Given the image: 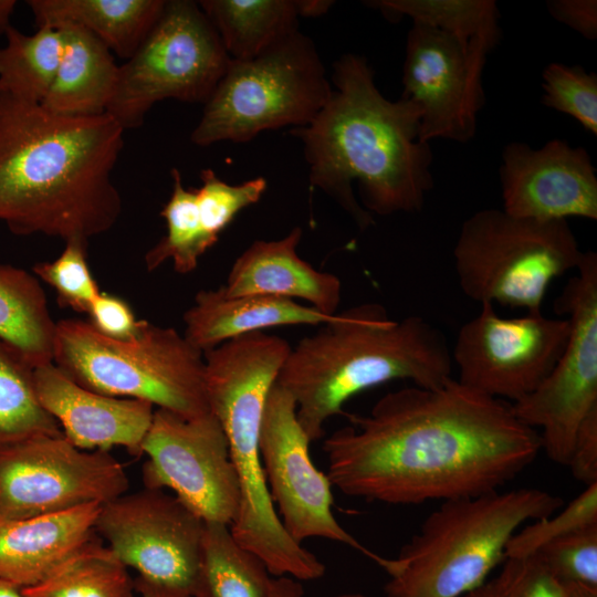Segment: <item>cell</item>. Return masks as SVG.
Masks as SVG:
<instances>
[{
  "instance_id": "1",
  "label": "cell",
  "mask_w": 597,
  "mask_h": 597,
  "mask_svg": "<svg viewBox=\"0 0 597 597\" xmlns=\"http://www.w3.org/2000/svg\"><path fill=\"white\" fill-rule=\"evenodd\" d=\"M323 442L327 476L342 493L411 505L499 491L542 451L540 432L512 404L451 378L437 388L384 395L367 415H347Z\"/></svg>"
},
{
  "instance_id": "2",
  "label": "cell",
  "mask_w": 597,
  "mask_h": 597,
  "mask_svg": "<svg viewBox=\"0 0 597 597\" xmlns=\"http://www.w3.org/2000/svg\"><path fill=\"white\" fill-rule=\"evenodd\" d=\"M124 132L107 113L57 115L0 91V221L64 242L112 229L123 209L112 175Z\"/></svg>"
},
{
  "instance_id": "3",
  "label": "cell",
  "mask_w": 597,
  "mask_h": 597,
  "mask_svg": "<svg viewBox=\"0 0 597 597\" xmlns=\"http://www.w3.org/2000/svg\"><path fill=\"white\" fill-rule=\"evenodd\" d=\"M334 90L306 126L291 133L304 145L310 182L332 197L364 230L373 214L418 212L433 187L430 144L419 139L421 108L387 100L363 55L333 65Z\"/></svg>"
},
{
  "instance_id": "4",
  "label": "cell",
  "mask_w": 597,
  "mask_h": 597,
  "mask_svg": "<svg viewBox=\"0 0 597 597\" xmlns=\"http://www.w3.org/2000/svg\"><path fill=\"white\" fill-rule=\"evenodd\" d=\"M443 334L418 315L389 317L376 303L354 306L302 338L285 359L276 383L295 400L296 416L311 442L328 419L362 391L391 380L437 388L452 377Z\"/></svg>"
},
{
  "instance_id": "5",
  "label": "cell",
  "mask_w": 597,
  "mask_h": 597,
  "mask_svg": "<svg viewBox=\"0 0 597 597\" xmlns=\"http://www.w3.org/2000/svg\"><path fill=\"white\" fill-rule=\"evenodd\" d=\"M291 348L282 337L253 332L205 352L203 357L209 410L224 431L240 485L231 534L262 559L273 577L301 582L321 578L326 568L283 527L270 496L259 444L266 397Z\"/></svg>"
},
{
  "instance_id": "6",
  "label": "cell",
  "mask_w": 597,
  "mask_h": 597,
  "mask_svg": "<svg viewBox=\"0 0 597 597\" xmlns=\"http://www.w3.org/2000/svg\"><path fill=\"white\" fill-rule=\"evenodd\" d=\"M563 500L536 488L441 502L396 557L375 562L387 597H464L501 565L523 524L557 512Z\"/></svg>"
},
{
  "instance_id": "7",
  "label": "cell",
  "mask_w": 597,
  "mask_h": 597,
  "mask_svg": "<svg viewBox=\"0 0 597 597\" xmlns=\"http://www.w3.org/2000/svg\"><path fill=\"white\" fill-rule=\"evenodd\" d=\"M53 363L93 391L139 399L185 418L208 413L203 353L172 327L144 321L128 339L102 335L88 321L56 322Z\"/></svg>"
},
{
  "instance_id": "8",
  "label": "cell",
  "mask_w": 597,
  "mask_h": 597,
  "mask_svg": "<svg viewBox=\"0 0 597 597\" xmlns=\"http://www.w3.org/2000/svg\"><path fill=\"white\" fill-rule=\"evenodd\" d=\"M332 91L313 41L295 30L254 57L231 60L190 139L245 143L263 130L306 126Z\"/></svg>"
},
{
  "instance_id": "9",
  "label": "cell",
  "mask_w": 597,
  "mask_h": 597,
  "mask_svg": "<svg viewBox=\"0 0 597 597\" xmlns=\"http://www.w3.org/2000/svg\"><path fill=\"white\" fill-rule=\"evenodd\" d=\"M585 252L567 220L514 217L502 208L474 212L461 226L454 269L471 300L542 311L551 283L577 270Z\"/></svg>"
},
{
  "instance_id": "10",
  "label": "cell",
  "mask_w": 597,
  "mask_h": 597,
  "mask_svg": "<svg viewBox=\"0 0 597 597\" xmlns=\"http://www.w3.org/2000/svg\"><path fill=\"white\" fill-rule=\"evenodd\" d=\"M230 62L197 2L166 1L155 25L119 65L106 113L126 130L138 128L150 108L163 100L205 104Z\"/></svg>"
},
{
  "instance_id": "11",
  "label": "cell",
  "mask_w": 597,
  "mask_h": 597,
  "mask_svg": "<svg viewBox=\"0 0 597 597\" xmlns=\"http://www.w3.org/2000/svg\"><path fill=\"white\" fill-rule=\"evenodd\" d=\"M555 310L570 324L554 368L531 394L512 404L526 426L541 429L542 451L566 465L578 427L597 408V254L585 252Z\"/></svg>"
},
{
  "instance_id": "12",
  "label": "cell",
  "mask_w": 597,
  "mask_h": 597,
  "mask_svg": "<svg viewBox=\"0 0 597 597\" xmlns=\"http://www.w3.org/2000/svg\"><path fill=\"white\" fill-rule=\"evenodd\" d=\"M128 486L124 467L114 455L80 449L63 433L39 434L0 448V519L104 504Z\"/></svg>"
},
{
  "instance_id": "13",
  "label": "cell",
  "mask_w": 597,
  "mask_h": 597,
  "mask_svg": "<svg viewBox=\"0 0 597 597\" xmlns=\"http://www.w3.org/2000/svg\"><path fill=\"white\" fill-rule=\"evenodd\" d=\"M145 488L168 489L205 523L231 525L240 485L224 431L209 411L185 418L156 408L142 443Z\"/></svg>"
},
{
  "instance_id": "14",
  "label": "cell",
  "mask_w": 597,
  "mask_h": 597,
  "mask_svg": "<svg viewBox=\"0 0 597 597\" xmlns=\"http://www.w3.org/2000/svg\"><path fill=\"white\" fill-rule=\"evenodd\" d=\"M569 329L567 317H547L541 311L505 318L493 304L482 303L480 313L459 329L451 350L457 380L513 404L548 376L566 346Z\"/></svg>"
},
{
  "instance_id": "15",
  "label": "cell",
  "mask_w": 597,
  "mask_h": 597,
  "mask_svg": "<svg viewBox=\"0 0 597 597\" xmlns=\"http://www.w3.org/2000/svg\"><path fill=\"white\" fill-rule=\"evenodd\" d=\"M94 528L137 577L192 594L205 522L174 494L126 492L101 505Z\"/></svg>"
},
{
  "instance_id": "16",
  "label": "cell",
  "mask_w": 597,
  "mask_h": 597,
  "mask_svg": "<svg viewBox=\"0 0 597 597\" xmlns=\"http://www.w3.org/2000/svg\"><path fill=\"white\" fill-rule=\"evenodd\" d=\"M310 443L298 422L295 400L275 381L266 397L259 444L270 496L283 527L300 544L325 538L375 562L378 554L360 544L334 516L333 485L314 465Z\"/></svg>"
},
{
  "instance_id": "17",
  "label": "cell",
  "mask_w": 597,
  "mask_h": 597,
  "mask_svg": "<svg viewBox=\"0 0 597 597\" xmlns=\"http://www.w3.org/2000/svg\"><path fill=\"white\" fill-rule=\"evenodd\" d=\"M492 50L486 42L468 43L412 23L406 42L401 97L421 108L422 143L437 138L468 143L474 137L478 114L485 103L482 72Z\"/></svg>"
},
{
  "instance_id": "18",
  "label": "cell",
  "mask_w": 597,
  "mask_h": 597,
  "mask_svg": "<svg viewBox=\"0 0 597 597\" xmlns=\"http://www.w3.org/2000/svg\"><path fill=\"white\" fill-rule=\"evenodd\" d=\"M502 209L535 220L597 219V175L588 151L553 138L538 149L507 144L501 155Z\"/></svg>"
},
{
  "instance_id": "19",
  "label": "cell",
  "mask_w": 597,
  "mask_h": 597,
  "mask_svg": "<svg viewBox=\"0 0 597 597\" xmlns=\"http://www.w3.org/2000/svg\"><path fill=\"white\" fill-rule=\"evenodd\" d=\"M34 386L42 407L77 448L108 451L122 447L132 455H143L142 443L155 411L150 402L87 389L53 362L34 368Z\"/></svg>"
},
{
  "instance_id": "20",
  "label": "cell",
  "mask_w": 597,
  "mask_h": 597,
  "mask_svg": "<svg viewBox=\"0 0 597 597\" xmlns=\"http://www.w3.org/2000/svg\"><path fill=\"white\" fill-rule=\"evenodd\" d=\"M101 505L0 519V580L21 589L45 580L97 537L94 526Z\"/></svg>"
},
{
  "instance_id": "21",
  "label": "cell",
  "mask_w": 597,
  "mask_h": 597,
  "mask_svg": "<svg viewBox=\"0 0 597 597\" xmlns=\"http://www.w3.org/2000/svg\"><path fill=\"white\" fill-rule=\"evenodd\" d=\"M301 238L302 229L295 227L282 239L254 241L232 264L222 285L224 294L301 298L324 314H336L341 281L298 256L296 249Z\"/></svg>"
},
{
  "instance_id": "22",
  "label": "cell",
  "mask_w": 597,
  "mask_h": 597,
  "mask_svg": "<svg viewBox=\"0 0 597 597\" xmlns=\"http://www.w3.org/2000/svg\"><path fill=\"white\" fill-rule=\"evenodd\" d=\"M337 317L272 295L228 296L222 286L201 290L185 312V337L202 353L234 337L270 327L323 325Z\"/></svg>"
},
{
  "instance_id": "23",
  "label": "cell",
  "mask_w": 597,
  "mask_h": 597,
  "mask_svg": "<svg viewBox=\"0 0 597 597\" xmlns=\"http://www.w3.org/2000/svg\"><path fill=\"white\" fill-rule=\"evenodd\" d=\"M57 29L63 35V52L53 83L40 104L64 116L106 113L119 70L113 53L83 28L62 25Z\"/></svg>"
},
{
  "instance_id": "24",
  "label": "cell",
  "mask_w": 597,
  "mask_h": 597,
  "mask_svg": "<svg viewBox=\"0 0 597 597\" xmlns=\"http://www.w3.org/2000/svg\"><path fill=\"white\" fill-rule=\"evenodd\" d=\"M36 27L76 25L128 60L160 17L165 0H30Z\"/></svg>"
},
{
  "instance_id": "25",
  "label": "cell",
  "mask_w": 597,
  "mask_h": 597,
  "mask_svg": "<svg viewBox=\"0 0 597 597\" xmlns=\"http://www.w3.org/2000/svg\"><path fill=\"white\" fill-rule=\"evenodd\" d=\"M231 60H248L297 30L296 0H201Z\"/></svg>"
},
{
  "instance_id": "26",
  "label": "cell",
  "mask_w": 597,
  "mask_h": 597,
  "mask_svg": "<svg viewBox=\"0 0 597 597\" xmlns=\"http://www.w3.org/2000/svg\"><path fill=\"white\" fill-rule=\"evenodd\" d=\"M55 328L38 277L0 263V338L38 367L53 362Z\"/></svg>"
},
{
  "instance_id": "27",
  "label": "cell",
  "mask_w": 597,
  "mask_h": 597,
  "mask_svg": "<svg viewBox=\"0 0 597 597\" xmlns=\"http://www.w3.org/2000/svg\"><path fill=\"white\" fill-rule=\"evenodd\" d=\"M265 564L233 537L229 525L205 523L192 597H269Z\"/></svg>"
},
{
  "instance_id": "28",
  "label": "cell",
  "mask_w": 597,
  "mask_h": 597,
  "mask_svg": "<svg viewBox=\"0 0 597 597\" xmlns=\"http://www.w3.org/2000/svg\"><path fill=\"white\" fill-rule=\"evenodd\" d=\"M172 191L160 211L166 234L145 254L148 271L171 261L176 272H192L200 258L219 240L202 212L196 188H186L177 168L170 171Z\"/></svg>"
},
{
  "instance_id": "29",
  "label": "cell",
  "mask_w": 597,
  "mask_h": 597,
  "mask_svg": "<svg viewBox=\"0 0 597 597\" xmlns=\"http://www.w3.org/2000/svg\"><path fill=\"white\" fill-rule=\"evenodd\" d=\"M7 43L0 48V91L19 98L41 103L55 77L62 52V31L39 27L27 35L10 27Z\"/></svg>"
},
{
  "instance_id": "30",
  "label": "cell",
  "mask_w": 597,
  "mask_h": 597,
  "mask_svg": "<svg viewBox=\"0 0 597 597\" xmlns=\"http://www.w3.org/2000/svg\"><path fill=\"white\" fill-rule=\"evenodd\" d=\"M97 538L45 580L22 589L25 597H136L128 568Z\"/></svg>"
},
{
  "instance_id": "31",
  "label": "cell",
  "mask_w": 597,
  "mask_h": 597,
  "mask_svg": "<svg viewBox=\"0 0 597 597\" xmlns=\"http://www.w3.org/2000/svg\"><path fill=\"white\" fill-rule=\"evenodd\" d=\"M34 368L0 338V448L39 434H62L39 401Z\"/></svg>"
},
{
  "instance_id": "32",
  "label": "cell",
  "mask_w": 597,
  "mask_h": 597,
  "mask_svg": "<svg viewBox=\"0 0 597 597\" xmlns=\"http://www.w3.org/2000/svg\"><path fill=\"white\" fill-rule=\"evenodd\" d=\"M388 19L409 17L413 23L450 33L471 43L480 40L494 49L502 32L494 0H378L367 1Z\"/></svg>"
},
{
  "instance_id": "33",
  "label": "cell",
  "mask_w": 597,
  "mask_h": 597,
  "mask_svg": "<svg viewBox=\"0 0 597 597\" xmlns=\"http://www.w3.org/2000/svg\"><path fill=\"white\" fill-rule=\"evenodd\" d=\"M542 78L541 103L572 116L597 136V74L580 65L553 62L545 66Z\"/></svg>"
},
{
  "instance_id": "34",
  "label": "cell",
  "mask_w": 597,
  "mask_h": 597,
  "mask_svg": "<svg viewBox=\"0 0 597 597\" xmlns=\"http://www.w3.org/2000/svg\"><path fill=\"white\" fill-rule=\"evenodd\" d=\"M86 247V242L67 241L56 259L33 266L34 275L54 290L60 306L78 313H87L102 292L88 266Z\"/></svg>"
},
{
  "instance_id": "35",
  "label": "cell",
  "mask_w": 597,
  "mask_h": 597,
  "mask_svg": "<svg viewBox=\"0 0 597 597\" xmlns=\"http://www.w3.org/2000/svg\"><path fill=\"white\" fill-rule=\"evenodd\" d=\"M595 523H597V483L587 485L563 511L521 527L509 541L505 556L533 555L543 545Z\"/></svg>"
},
{
  "instance_id": "36",
  "label": "cell",
  "mask_w": 597,
  "mask_h": 597,
  "mask_svg": "<svg viewBox=\"0 0 597 597\" xmlns=\"http://www.w3.org/2000/svg\"><path fill=\"white\" fill-rule=\"evenodd\" d=\"M464 597H562V582L534 554L506 557L495 576Z\"/></svg>"
},
{
  "instance_id": "37",
  "label": "cell",
  "mask_w": 597,
  "mask_h": 597,
  "mask_svg": "<svg viewBox=\"0 0 597 597\" xmlns=\"http://www.w3.org/2000/svg\"><path fill=\"white\" fill-rule=\"evenodd\" d=\"M534 555L562 583L597 586V523L543 545Z\"/></svg>"
},
{
  "instance_id": "38",
  "label": "cell",
  "mask_w": 597,
  "mask_h": 597,
  "mask_svg": "<svg viewBox=\"0 0 597 597\" xmlns=\"http://www.w3.org/2000/svg\"><path fill=\"white\" fill-rule=\"evenodd\" d=\"M90 324L102 335L114 339L136 336L144 323L137 320L129 304L119 296L101 292L88 312Z\"/></svg>"
},
{
  "instance_id": "39",
  "label": "cell",
  "mask_w": 597,
  "mask_h": 597,
  "mask_svg": "<svg viewBox=\"0 0 597 597\" xmlns=\"http://www.w3.org/2000/svg\"><path fill=\"white\" fill-rule=\"evenodd\" d=\"M567 467L586 486L597 483V408L578 427Z\"/></svg>"
},
{
  "instance_id": "40",
  "label": "cell",
  "mask_w": 597,
  "mask_h": 597,
  "mask_svg": "<svg viewBox=\"0 0 597 597\" xmlns=\"http://www.w3.org/2000/svg\"><path fill=\"white\" fill-rule=\"evenodd\" d=\"M546 9L557 22L570 28L583 38L597 39L596 0H548Z\"/></svg>"
},
{
  "instance_id": "41",
  "label": "cell",
  "mask_w": 597,
  "mask_h": 597,
  "mask_svg": "<svg viewBox=\"0 0 597 597\" xmlns=\"http://www.w3.org/2000/svg\"><path fill=\"white\" fill-rule=\"evenodd\" d=\"M135 588L139 597H192L187 591L157 585L140 577L135 579Z\"/></svg>"
},
{
  "instance_id": "42",
  "label": "cell",
  "mask_w": 597,
  "mask_h": 597,
  "mask_svg": "<svg viewBox=\"0 0 597 597\" xmlns=\"http://www.w3.org/2000/svg\"><path fill=\"white\" fill-rule=\"evenodd\" d=\"M269 597H304V589L293 577H272Z\"/></svg>"
},
{
  "instance_id": "43",
  "label": "cell",
  "mask_w": 597,
  "mask_h": 597,
  "mask_svg": "<svg viewBox=\"0 0 597 597\" xmlns=\"http://www.w3.org/2000/svg\"><path fill=\"white\" fill-rule=\"evenodd\" d=\"M296 3L300 17H316L325 13L334 2L324 0H296Z\"/></svg>"
},
{
  "instance_id": "44",
  "label": "cell",
  "mask_w": 597,
  "mask_h": 597,
  "mask_svg": "<svg viewBox=\"0 0 597 597\" xmlns=\"http://www.w3.org/2000/svg\"><path fill=\"white\" fill-rule=\"evenodd\" d=\"M562 597H597V586L583 583H562Z\"/></svg>"
},
{
  "instance_id": "45",
  "label": "cell",
  "mask_w": 597,
  "mask_h": 597,
  "mask_svg": "<svg viewBox=\"0 0 597 597\" xmlns=\"http://www.w3.org/2000/svg\"><path fill=\"white\" fill-rule=\"evenodd\" d=\"M15 4L14 0H0V34H4L11 27L10 18Z\"/></svg>"
},
{
  "instance_id": "46",
  "label": "cell",
  "mask_w": 597,
  "mask_h": 597,
  "mask_svg": "<svg viewBox=\"0 0 597 597\" xmlns=\"http://www.w3.org/2000/svg\"><path fill=\"white\" fill-rule=\"evenodd\" d=\"M0 597H25L22 589L0 580Z\"/></svg>"
},
{
  "instance_id": "47",
  "label": "cell",
  "mask_w": 597,
  "mask_h": 597,
  "mask_svg": "<svg viewBox=\"0 0 597 597\" xmlns=\"http://www.w3.org/2000/svg\"><path fill=\"white\" fill-rule=\"evenodd\" d=\"M335 597H367L365 595H362V594H342V595H338V596H335Z\"/></svg>"
}]
</instances>
